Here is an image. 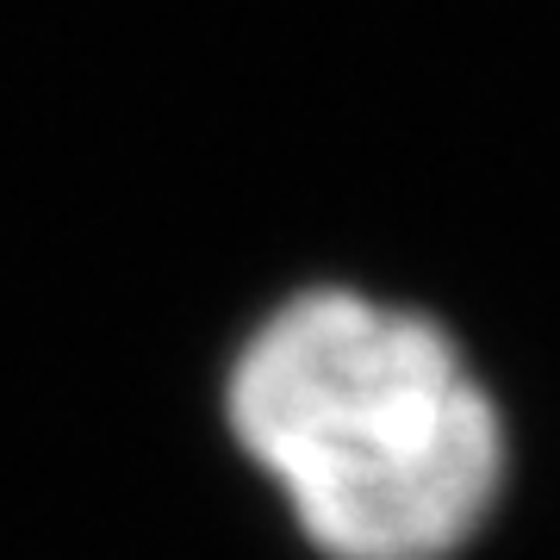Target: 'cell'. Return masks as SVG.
<instances>
[{
    "label": "cell",
    "mask_w": 560,
    "mask_h": 560,
    "mask_svg": "<svg viewBox=\"0 0 560 560\" xmlns=\"http://www.w3.org/2000/svg\"><path fill=\"white\" fill-rule=\"evenodd\" d=\"M231 418L342 560L448 555L499 480L492 411L448 342L361 300L280 312L231 381Z\"/></svg>",
    "instance_id": "cell-1"
}]
</instances>
